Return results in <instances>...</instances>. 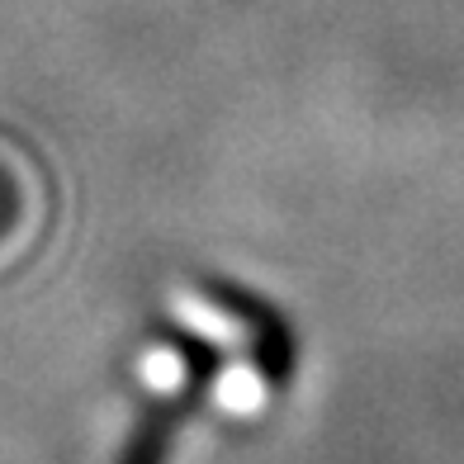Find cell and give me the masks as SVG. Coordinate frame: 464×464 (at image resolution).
Returning a JSON list of instances; mask_svg holds the SVG:
<instances>
[{
  "mask_svg": "<svg viewBox=\"0 0 464 464\" xmlns=\"http://www.w3.org/2000/svg\"><path fill=\"white\" fill-rule=\"evenodd\" d=\"M204 299L214 304L223 318L246 332V342L251 351H256V365L266 370V379H285L289 365H294V342H289V332L285 323L276 318V308H266L261 299H251L246 289H237L232 280H204Z\"/></svg>",
  "mask_w": 464,
  "mask_h": 464,
  "instance_id": "6da1fadb",
  "label": "cell"
}]
</instances>
